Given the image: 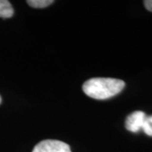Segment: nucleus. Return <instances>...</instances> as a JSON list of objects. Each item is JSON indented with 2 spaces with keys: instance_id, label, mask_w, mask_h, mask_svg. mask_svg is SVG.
<instances>
[{
  "instance_id": "f257e3e1",
  "label": "nucleus",
  "mask_w": 152,
  "mask_h": 152,
  "mask_svg": "<svg viewBox=\"0 0 152 152\" xmlns=\"http://www.w3.org/2000/svg\"><path fill=\"white\" fill-rule=\"evenodd\" d=\"M124 81L113 78H92L83 84V91L96 100H106L118 95L124 88Z\"/></svg>"
},
{
  "instance_id": "f03ea898",
  "label": "nucleus",
  "mask_w": 152,
  "mask_h": 152,
  "mask_svg": "<svg viewBox=\"0 0 152 152\" xmlns=\"http://www.w3.org/2000/svg\"><path fill=\"white\" fill-rule=\"evenodd\" d=\"M32 152H71L68 144L60 140H46L38 143Z\"/></svg>"
},
{
  "instance_id": "7ed1b4c3",
  "label": "nucleus",
  "mask_w": 152,
  "mask_h": 152,
  "mask_svg": "<svg viewBox=\"0 0 152 152\" xmlns=\"http://www.w3.org/2000/svg\"><path fill=\"white\" fill-rule=\"evenodd\" d=\"M146 115L142 111H135L129 114L125 121V127L130 132L137 133L142 129Z\"/></svg>"
},
{
  "instance_id": "20e7f679",
  "label": "nucleus",
  "mask_w": 152,
  "mask_h": 152,
  "mask_svg": "<svg viewBox=\"0 0 152 152\" xmlns=\"http://www.w3.org/2000/svg\"><path fill=\"white\" fill-rule=\"evenodd\" d=\"M14 15V9L10 2L7 0H0V17L1 18H10Z\"/></svg>"
},
{
  "instance_id": "39448f33",
  "label": "nucleus",
  "mask_w": 152,
  "mask_h": 152,
  "mask_svg": "<svg viewBox=\"0 0 152 152\" xmlns=\"http://www.w3.org/2000/svg\"><path fill=\"white\" fill-rule=\"evenodd\" d=\"M53 3V0H29L27 4L31 7L37 8V9H42L48 6L51 5Z\"/></svg>"
},
{
  "instance_id": "423d86ee",
  "label": "nucleus",
  "mask_w": 152,
  "mask_h": 152,
  "mask_svg": "<svg viewBox=\"0 0 152 152\" xmlns=\"http://www.w3.org/2000/svg\"><path fill=\"white\" fill-rule=\"evenodd\" d=\"M142 129L147 135L152 136V115L149 117L146 116L143 127H142Z\"/></svg>"
},
{
  "instance_id": "0eeeda50",
  "label": "nucleus",
  "mask_w": 152,
  "mask_h": 152,
  "mask_svg": "<svg viewBox=\"0 0 152 152\" xmlns=\"http://www.w3.org/2000/svg\"><path fill=\"white\" fill-rule=\"evenodd\" d=\"M144 4H145V7L148 10L152 12V0L144 1Z\"/></svg>"
},
{
  "instance_id": "6e6552de",
  "label": "nucleus",
  "mask_w": 152,
  "mask_h": 152,
  "mask_svg": "<svg viewBox=\"0 0 152 152\" xmlns=\"http://www.w3.org/2000/svg\"><path fill=\"white\" fill-rule=\"evenodd\" d=\"M1 102H2V98H1V96H0V103H1Z\"/></svg>"
}]
</instances>
